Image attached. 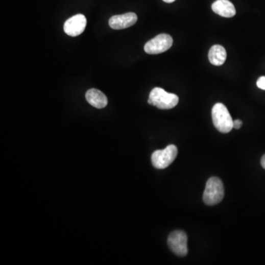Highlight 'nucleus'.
<instances>
[{
	"label": "nucleus",
	"mask_w": 265,
	"mask_h": 265,
	"mask_svg": "<svg viewBox=\"0 0 265 265\" xmlns=\"http://www.w3.org/2000/svg\"><path fill=\"white\" fill-rule=\"evenodd\" d=\"M213 124L215 128L223 133H229L234 128V121L228 108L223 103L214 105L211 111Z\"/></svg>",
	"instance_id": "nucleus-1"
},
{
	"label": "nucleus",
	"mask_w": 265,
	"mask_h": 265,
	"mask_svg": "<svg viewBox=\"0 0 265 265\" xmlns=\"http://www.w3.org/2000/svg\"><path fill=\"white\" fill-rule=\"evenodd\" d=\"M179 102L176 94L166 92L163 88H154L150 93L148 103L159 109L167 110L176 107Z\"/></svg>",
	"instance_id": "nucleus-2"
},
{
	"label": "nucleus",
	"mask_w": 265,
	"mask_h": 265,
	"mask_svg": "<svg viewBox=\"0 0 265 265\" xmlns=\"http://www.w3.org/2000/svg\"><path fill=\"white\" fill-rule=\"evenodd\" d=\"M224 186L220 178L212 177L208 180L203 199L208 206H215L221 202L224 198Z\"/></svg>",
	"instance_id": "nucleus-3"
},
{
	"label": "nucleus",
	"mask_w": 265,
	"mask_h": 265,
	"mask_svg": "<svg viewBox=\"0 0 265 265\" xmlns=\"http://www.w3.org/2000/svg\"><path fill=\"white\" fill-rule=\"evenodd\" d=\"M178 155V148L170 144L164 150H158L152 154V164L157 169H165L175 161Z\"/></svg>",
	"instance_id": "nucleus-4"
},
{
	"label": "nucleus",
	"mask_w": 265,
	"mask_h": 265,
	"mask_svg": "<svg viewBox=\"0 0 265 265\" xmlns=\"http://www.w3.org/2000/svg\"><path fill=\"white\" fill-rule=\"evenodd\" d=\"M173 44V38L170 35L162 33L147 42L144 51L150 55L160 54L171 49Z\"/></svg>",
	"instance_id": "nucleus-5"
},
{
	"label": "nucleus",
	"mask_w": 265,
	"mask_h": 265,
	"mask_svg": "<svg viewBox=\"0 0 265 265\" xmlns=\"http://www.w3.org/2000/svg\"><path fill=\"white\" fill-rule=\"evenodd\" d=\"M168 246L177 256H186L188 254L187 235L182 231H176L170 234Z\"/></svg>",
	"instance_id": "nucleus-6"
},
{
	"label": "nucleus",
	"mask_w": 265,
	"mask_h": 265,
	"mask_svg": "<svg viewBox=\"0 0 265 265\" xmlns=\"http://www.w3.org/2000/svg\"><path fill=\"white\" fill-rule=\"evenodd\" d=\"M86 16L83 14H77L73 17L66 20L63 26V30L68 36L76 37L79 36L86 29Z\"/></svg>",
	"instance_id": "nucleus-7"
},
{
	"label": "nucleus",
	"mask_w": 265,
	"mask_h": 265,
	"mask_svg": "<svg viewBox=\"0 0 265 265\" xmlns=\"http://www.w3.org/2000/svg\"><path fill=\"white\" fill-rule=\"evenodd\" d=\"M137 19L136 13L130 12L112 16L109 19L108 24L112 29L123 30L134 26Z\"/></svg>",
	"instance_id": "nucleus-8"
},
{
	"label": "nucleus",
	"mask_w": 265,
	"mask_h": 265,
	"mask_svg": "<svg viewBox=\"0 0 265 265\" xmlns=\"http://www.w3.org/2000/svg\"><path fill=\"white\" fill-rule=\"evenodd\" d=\"M212 11L223 17L231 18L236 14V9L229 0H216L211 6Z\"/></svg>",
	"instance_id": "nucleus-9"
},
{
	"label": "nucleus",
	"mask_w": 265,
	"mask_h": 265,
	"mask_svg": "<svg viewBox=\"0 0 265 265\" xmlns=\"http://www.w3.org/2000/svg\"><path fill=\"white\" fill-rule=\"evenodd\" d=\"M86 99L91 106L97 108H103L108 105V99L102 91L95 88L88 90Z\"/></svg>",
	"instance_id": "nucleus-10"
},
{
	"label": "nucleus",
	"mask_w": 265,
	"mask_h": 265,
	"mask_svg": "<svg viewBox=\"0 0 265 265\" xmlns=\"http://www.w3.org/2000/svg\"><path fill=\"white\" fill-rule=\"evenodd\" d=\"M227 53L223 46L214 45L208 52V60L214 66H221L226 61Z\"/></svg>",
	"instance_id": "nucleus-11"
},
{
	"label": "nucleus",
	"mask_w": 265,
	"mask_h": 265,
	"mask_svg": "<svg viewBox=\"0 0 265 265\" xmlns=\"http://www.w3.org/2000/svg\"><path fill=\"white\" fill-rule=\"evenodd\" d=\"M258 87L261 88V89L265 90V77H260L257 82H256Z\"/></svg>",
	"instance_id": "nucleus-12"
},
{
	"label": "nucleus",
	"mask_w": 265,
	"mask_h": 265,
	"mask_svg": "<svg viewBox=\"0 0 265 265\" xmlns=\"http://www.w3.org/2000/svg\"><path fill=\"white\" fill-rule=\"evenodd\" d=\"M243 126V122L239 119H236L234 121V128L235 129H239Z\"/></svg>",
	"instance_id": "nucleus-13"
},
{
	"label": "nucleus",
	"mask_w": 265,
	"mask_h": 265,
	"mask_svg": "<svg viewBox=\"0 0 265 265\" xmlns=\"http://www.w3.org/2000/svg\"><path fill=\"white\" fill-rule=\"evenodd\" d=\"M261 166H262V167L265 170V155H264V156H262V158H261Z\"/></svg>",
	"instance_id": "nucleus-14"
},
{
	"label": "nucleus",
	"mask_w": 265,
	"mask_h": 265,
	"mask_svg": "<svg viewBox=\"0 0 265 265\" xmlns=\"http://www.w3.org/2000/svg\"><path fill=\"white\" fill-rule=\"evenodd\" d=\"M163 1L166 3H173V2L176 1V0H163Z\"/></svg>",
	"instance_id": "nucleus-15"
}]
</instances>
